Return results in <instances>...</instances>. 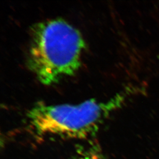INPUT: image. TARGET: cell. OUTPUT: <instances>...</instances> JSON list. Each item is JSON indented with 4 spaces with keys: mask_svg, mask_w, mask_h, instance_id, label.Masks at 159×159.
<instances>
[{
    "mask_svg": "<svg viewBox=\"0 0 159 159\" xmlns=\"http://www.w3.org/2000/svg\"><path fill=\"white\" fill-rule=\"evenodd\" d=\"M84 46L81 34L66 21H42L32 29L29 67L42 84H55L78 70Z\"/></svg>",
    "mask_w": 159,
    "mask_h": 159,
    "instance_id": "6da1fadb",
    "label": "cell"
},
{
    "mask_svg": "<svg viewBox=\"0 0 159 159\" xmlns=\"http://www.w3.org/2000/svg\"><path fill=\"white\" fill-rule=\"evenodd\" d=\"M124 99L123 95H118L107 102L90 99L77 105L40 103L30 108L26 116L30 129L38 137L87 140L95 136L106 119Z\"/></svg>",
    "mask_w": 159,
    "mask_h": 159,
    "instance_id": "7a4b0ae2",
    "label": "cell"
},
{
    "mask_svg": "<svg viewBox=\"0 0 159 159\" xmlns=\"http://www.w3.org/2000/svg\"><path fill=\"white\" fill-rule=\"evenodd\" d=\"M73 159H106L99 144L95 142L78 147Z\"/></svg>",
    "mask_w": 159,
    "mask_h": 159,
    "instance_id": "3957f363",
    "label": "cell"
}]
</instances>
